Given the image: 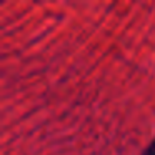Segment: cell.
Returning <instances> with one entry per match:
<instances>
[{"label":"cell","instance_id":"6da1fadb","mask_svg":"<svg viewBox=\"0 0 155 155\" xmlns=\"http://www.w3.org/2000/svg\"><path fill=\"white\" fill-rule=\"evenodd\" d=\"M145 155H155V140L148 145V148L145 150Z\"/></svg>","mask_w":155,"mask_h":155}]
</instances>
